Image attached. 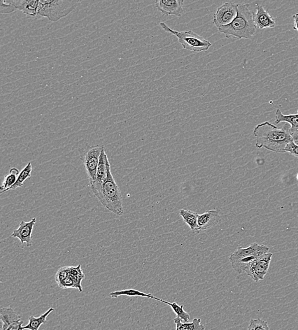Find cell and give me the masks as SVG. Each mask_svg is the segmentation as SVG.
Masks as SVG:
<instances>
[{
	"mask_svg": "<svg viewBox=\"0 0 298 330\" xmlns=\"http://www.w3.org/2000/svg\"><path fill=\"white\" fill-rule=\"evenodd\" d=\"M253 134L256 139V148H265L274 153H286V146L294 142L289 130L279 129L269 122L258 125Z\"/></svg>",
	"mask_w": 298,
	"mask_h": 330,
	"instance_id": "1",
	"label": "cell"
},
{
	"mask_svg": "<svg viewBox=\"0 0 298 330\" xmlns=\"http://www.w3.org/2000/svg\"><path fill=\"white\" fill-rule=\"evenodd\" d=\"M90 189L101 203L111 212L117 215H122L123 210L122 193L119 187L114 179L109 167L107 177L102 182H90Z\"/></svg>",
	"mask_w": 298,
	"mask_h": 330,
	"instance_id": "2",
	"label": "cell"
},
{
	"mask_svg": "<svg viewBox=\"0 0 298 330\" xmlns=\"http://www.w3.org/2000/svg\"><path fill=\"white\" fill-rule=\"evenodd\" d=\"M218 30L228 38L241 40L252 38L256 33V27L250 5L249 4H239L237 17L231 24L220 27Z\"/></svg>",
	"mask_w": 298,
	"mask_h": 330,
	"instance_id": "3",
	"label": "cell"
},
{
	"mask_svg": "<svg viewBox=\"0 0 298 330\" xmlns=\"http://www.w3.org/2000/svg\"><path fill=\"white\" fill-rule=\"evenodd\" d=\"M80 3V0H39L38 15L57 22L69 15Z\"/></svg>",
	"mask_w": 298,
	"mask_h": 330,
	"instance_id": "4",
	"label": "cell"
},
{
	"mask_svg": "<svg viewBox=\"0 0 298 330\" xmlns=\"http://www.w3.org/2000/svg\"><path fill=\"white\" fill-rule=\"evenodd\" d=\"M270 248L266 245L254 243L247 248L239 247L230 257L232 266L237 273L245 272L248 265L256 258L269 253Z\"/></svg>",
	"mask_w": 298,
	"mask_h": 330,
	"instance_id": "5",
	"label": "cell"
},
{
	"mask_svg": "<svg viewBox=\"0 0 298 330\" xmlns=\"http://www.w3.org/2000/svg\"><path fill=\"white\" fill-rule=\"evenodd\" d=\"M160 25L165 31L177 37L179 43L185 49L194 52H205L212 46L210 41L192 31L179 32L172 29L164 22H160Z\"/></svg>",
	"mask_w": 298,
	"mask_h": 330,
	"instance_id": "6",
	"label": "cell"
},
{
	"mask_svg": "<svg viewBox=\"0 0 298 330\" xmlns=\"http://www.w3.org/2000/svg\"><path fill=\"white\" fill-rule=\"evenodd\" d=\"M104 149V146H89L88 144H86L84 148L79 149L80 159L84 165L90 182L95 180L100 157Z\"/></svg>",
	"mask_w": 298,
	"mask_h": 330,
	"instance_id": "7",
	"label": "cell"
},
{
	"mask_svg": "<svg viewBox=\"0 0 298 330\" xmlns=\"http://www.w3.org/2000/svg\"><path fill=\"white\" fill-rule=\"evenodd\" d=\"M272 256L273 254L272 253H268L256 258L248 265L244 273L256 282L264 280L269 271Z\"/></svg>",
	"mask_w": 298,
	"mask_h": 330,
	"instance_id": "8",
	"label": "cell"
},
{
	"mask_svg": "<svg viewBox=\"0 0 298 330\" xmlns=\"http://www.w3.org/2000/svg\"><path fill=\"white\" fill-rule=\"evenodd\" d=\"M239 4L226 3L218 8L214 15L213 22L218 28L231 24L237 17Z\"/></svg>",
	"mask_w": 298,
	"mask_h": 330,
	"instance_id": "9",
	"label": "cell"
},
{
	"mask_svg": "<svg viewBox=\"0 0 298 330\" xmlns=\"http://www.w3.org/2000/svg\"><path fill=\"white\" fill-rule=\"evenodd\" d=\"M183 3V0H158L155 1V6L164 15L179 17L184 12Z\"/></svg>",
	"mask_w": 298,
	"mask_h": 330,
	"instance_id": "10",
	"label": "cell"
},
{
	"mask_svg": "<svg viewBox=\"0 0 298 330\" xmlns=\"http://www.w3.org/2000/svg\"><path fill=\"white\" fill-rule=\"evenodd\" d=\"M36 222V218H33L31 221L25 222L22 221L20 223L19 227L15 230L11 234V236L14 238L19 239L21 244L26 243L28 247L32 246V232L34 225Z\"/></svg>",
	"mask_w": 298,
	"mask_h": 330,
	"instance_id": "11",
	"label": "cell"
},
{
	"mask_svg": "<svg viewBox=\"0 0 298 330\" xmlns=\"http://www.w3.org/2000/svg\"><path fill=\"white\" fill-rule=\"evenodd\" d=\"M256 10L257 12L256 14H254V21L256 29H264L274 28L276 27V24L274 18L262 5L257 4Z\"/></svg>",
	"mask_w": 298,
	"mask_h": 330,
	"instance_id": "12",
	"label": "cell"
},
{
	"mask_svg": "<svg viewBox=\"0 0 298 330\" xmlns=\"http://www.w3.org/2000/svg\"><path fill=\"white\" fill-rule=\"evenodd\" d=\"M221 221L220 211L218 210H209L203 214L199 215L198 224L199 231H206L217 225Z\"/></svg>",
	"mask_w": 298,
	"mask_h": 330,
	"instance_id": "13",
	"label": "cell"
},
{
	"mask_svg": "<svg viewBox=\"0 0 298 330\" xmlns=\"http://www.w3.org/2000/svg\"><path fill=\"white\" fill-rule=\"evenodd\" d=\"M17 10L21 11L25 15L36 17L38 15L39 1L37 0H11Z\"/></svg>",
	"mask_w": 298,
	"mask_h": 330,
	"instance_id": "14",
	"label": "cell"
},
{
	"mask_svg": "<svg viewBox=\"0 0 298 330\" xmlns=\"http://www.w3.org/2000/svg\"><path fill=\"white\" fill-rule=\"evenodd\" d=\"M0 317L3 323L2 330H7L12 323L21 319L20 316L11 308H2L0 311Z\"/></svg>",
	"mask_w": 298,
	"mask_h": 330,
	"instance_id": "15",
	"label": "cell"
},
{
	"mask_svg": "<svg viewBox=\"0 0 298 330\" xmlns=\"http://www.w3.org/2000/svg\"><path fill=\"white\" fill-rule=\"evenodd\" d=\"M110 164L106 153L105 149L103 151L100 157L98 166H97L96 176L95 180L96 182H102L105 180L107 177L109 167L110 166ZM94 182V181H93Z\"/></svg>",
	"mask_w": 298,
	"mask_h": 330,
	"instance_id": "16",
	"label": "cell"
},
{
	"mask_svg": "<svg viewBox=\"0 0 298 330\" xmlns=\"http://www.w3.org/2000/svg\"><path fill=\"white\" fill-rule=\"evenodd\" d=\"M179 214L182 217L184 222L189 226L193 233H198L199 232V224H198V218L199 214L193 212L190 210H181L179 211Z\"/></svg>",
	"mask_w": 298,
	"mask_h": 330,
	"instance_id": "17",
	"label": "cell"
},
{
	"mask_svg": "<svg viewBox=\"0 0 298 330\" xmlns=\"http://www.w3.org/2000/svg\"><path fill=\"white\" fill-rule=\"evenodd\" d=\"M281 122H286L291 125L289 132L290 134L298 131V114L297 115H285L282 113L280 109H277L276 113V123L279 124Z\"/></svg>",
	"mask_w": 298,
	"mask_h": 330,
	"instance_id": "18",
	"label": "cell"
},
{
	"mask_svg": "<svg viewBox=\"0 0 298 330\" xmlns=\"http://www.w3.org/2000/svg\"><path fill=\"white\" fill-rule=\"evenodd\" d=\"M176 326V330H205L206 327L202 324L201 319L194 318L192 323H182V320L178 317L174 320Z\"/></svg>",
	"mask_w": 298,
	"mask_h": 330,
	"instance_id": "19",
	"label": "cell"
},
{
	"mask_svg": "<svg viewBox=\"0 0 298 330\" xmlns=\"http://www.w3.org/2000/svg\"><path fill=\"white\" fill-rule=\"evenodd\" d=\"M53 311H54V309L50 308L46 313L43 314V315H41L38 318L34 317L33 316H30L29 318L28 324L22 327L23 330H39V327H40L41 325L46 324V323H47L46 318H47L48 316H49L50 314L52 313Z\"/></svg>",
	"mask_w": 298,
	"mask_h": 330,
	"instance_id": "20",
	"label": "cell"
},
{
	"mask_svg": "<svg viewBox=\"0 0 298 330\" xmlns=\"http://www.w3.org/2000/svg\"><path fill=\"white\" fill-rule=\"evenodd\" d=\"M109 295L112 298H117L120 296H128V297H146V298L157 300V301L161 302L162 299L157 298L153 296L151 294H146V293L139 291V290L135 289H128L120 290V291H116L110 293Z\"/></svg>",
	"mask_w": 298,
	"mask_h": 330,
	"instance_id": "21",
	"label": "cell"
},
{
	"mask_svg": "<svg viewBox=\"0 0 298 330\" xmlns=\"http://www.w3.org/2000/svg\"><path fill=\"white\" fill-rule=\"evenodd\" d=\"M19 173L20 172L18 169L16 168L10 169L8 175L4 176L3 184L0 187V189L2 190L1 194L7 191L14 184Z\"/></svg>",
	"mask_w": 298,
	"mask_h": 330,
	"instance_id": "22",
	"label": "cell"
},
{
	"mask_svg": "<svg viewBox=\"0 0 298 330\" xmlns=\"http://www.w3.org/2000/svg\"><path fill=\"white\" fill-rule=\"evenodd\" d=\"M31 172L32 165L31 162H29L26 166H25V168L20 171L15 183L9 190H14L17 189V188L22 187L23 185H24L25 181L31 177Z\"/></svg>",
	"mask_w": 298,
	"mask_h": 330,
	"instance_id": "23",
	"label": "cell"
},
{
	"mask_svg": "<svg viewBox=\"0 0 298 330\" xmlns=\"http://www.w3.org/2000/svg\"><path fill=\"white\" fill-rule=\"evenodd\" d=\"M161 302L171 307L173 312L176 314L177 317L180 318V319L184 321L185 323H188L190 322V316L189 314L186 313V311L184 310L183 305L179 306L178 304L176 303V302L171 303V302L164 301V300L162 299Z\"/></svg>",
	"mask_w": 298,
	"mask_h": 330,
	"instance_id": "24",
	"label": "cell"
},
{
	"mask_svg": "<svg viewBox=\"0 0 298 330\" xmlns=\"http://www.w3.org/2000/svg\"><path fill=\"white\" fill-rule=\"evenodd\" d=\"M248 330H270V328L267 322L258 318L251 320Z\"/></svg>",
	"mask_w": 298,
	"mask_h": 330,
	"instance_id": "25",
	"label": "cell"
},
{
	"mask_svg": "<svg viewBox=\"0 0 298 330\" xmlns=\"http://www.w3.org/2000/svg\"><path fill=\"white\" fill-rule=\"evenodd\" d=\"M17 8L15 7L10 1L8 0H0V12L1 14H7V13H11L17 10Z\"/></svg>",
	"mask_w": 298,
	"mask_h": 330,
	"instance_id": "26",
	"label": "cell"
},
{
	"mask_svg": "<svg viewBox=\"0 0 298 330\" xmlns=\"http://www.w3.org/2000/svg\"><path fill=\"white\" fill-rule=\"evenodd\" d=\"M69 276V266L63 267L59 269L55 274V281L60 285Z\"/></svg>",
	"mask_w": 298,
	"mask_h": 330,
	"instance_id": "27",
	"label": "cell"
},
{
	"mask_svg": "<svg viewBox=\"0 0 298 330\" xmlns=\"http://www.w3.org/2000/svg\"><path fill=\"white\" fill-rule=\"evenodd\" d=\"M69 274L71 275L74 276V277L84 278V274L83 273L82 270L81 269L80 265H78L77 267L69 266Z\"/></svg>",
	"mask_w": 298,
	"mask_h": 330,
	"instance_id": "28",
	"label": "cell"
},
{
	"mask_svg": "<svg viewBox=\"0 0 298 330\" xmlns=\"http://www.w3.org/2000/svg\"><path fill=\"white\" fill-rule=\"evenodd\" d=\"M286 153H290V154L294 156V157L298 158V146L294 142H292L286 146L285 149Z\"/></svg>",
	"mask_w": 298,
	"mask_h": 330,
	"instance_id": "29",
	"label": "cell"
},
{
	"mask_svg": "<svg viewBox=\"0 0 298 330\" xmlns=\"http://www.w3.org/2000/svg\"><path fill=\"white\" fill-rule=\"evenodd\" d=\"M59 286L60 288H63V289H67V288H74V285L73 279L71 278L70 275Z\"/></svg>",
	"mask_w": 298,
	"mask_h": 330,
	"instance_id": "30",
	"label": "cell"
},
{
	"mask_svg": "<svg viewBox=\"0 0 298 330\" xmlns=\"http://www.w3.org/2000/svg\"><path fill=\"white\" fill-rule=\"evenodd\" d=\"M23 322L19 320L18 322L12 323L6 330H23Z\"/></svg>",
	"mask_w": 298,
	"mask_h": 330,
	"instance_id": "31",
	"label": "cell"
},
{
	"mask_svg": "<svg viewBox=\"0 0 298 330\" xmlns=\"http://www.w3.org/2000/svg\"><path fill=\"white\" fill-rule=\"evenodd\" d=\"M293 18L295 20L294 25H293V29L297 30L298 32V13L293 15Z\"/></svg>",
	"mask_w": 298,
	"mask_h": 330,
	"instance_id": "32",
	"label": "cell"
},
{
	"mask_svg": "<svg viewBox=\"0 0 298 330\" xmlns=\"http://www.w3.org/2000/svg\"><path fill=\"white\" fill-rule=\"evenodd\" d=\"M291 136L293 137V141L296 144H298V131L293 132L291 134Z\"/></svg>",
	"mask_w": 298,
	"mask_h": 330,
	"instance_id": "33",
	"label": "cell"
},
{
	"mask_svg": "<svg viewBox=\"0 0 298 330\" xmlns=\"http://www.w3.org/2000/svg\"><path fill=\"white\" fill-rule=\"evenodd\" d=\"M297 180H298V175H297Z\"/></svg>",
	"mask_w": 298,
	"mask_h": 330,
	"instance_id": "34",
	"label": "cell"
},
{
	"mask_svg": "<svg viewBox=\"0 0 298 330\" xmlns=\"http://www.w3.org/2000/svg\"></svg>",
	"mask_w": 298,
	"mask_h": 330,
	"instance_id": "35",
	"label": "cell"
},
{
	"mask_svg": "<svg viewBox=\"0 0 298 330\" xmlns=\"http://www.w3.org/2000/svg\"><path fill=\"white\" fill-rule=\"evenodd\" d=\"M297 145L298 146V144H297Z\"/></svg>",
	"mask_w": 298,
	"mask_h": 330,
	"instance_id": "36",
	"label": "cell"
}]
</instances>
